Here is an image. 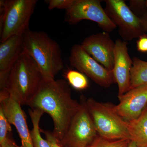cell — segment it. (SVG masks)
Segmentation results:
<instances>
[{
	"mask_svg": "<svg viewBox=\"0 0 147 147\" xmlns=\"http://www.w3.org/2000/svg\"><path fill=\"white\" fill-rule=\"evenodd\" d=\"M131 141L129 139H108L98 135L88 147H128Z\"/></svg>",
	"mask_w": 147,
	"mask_h": 147,
	"instance_id": "18",
	"label": "cell"
},
{
	"mask_svg": "<svg viewBox=\"0 0 147 147\" xmlns=\"http://www.w3.org/2000/svg\"><path fill=\"white\" fill-rule=\"evenodd\" d=\"M81 45L98 63L109 71H113L115 43L109 33L104 32L91 35L83 40Z\"/></svg>",
	"mask_w": 147,
	"mask_h": 147,
	"instance_id": "10",
	"label": "cell"
},
{
	"mask_svg": "<svg viewBox=\"0 0 147 147\" xmlns=\"http://www.w3.org/2000/svg\"><path fill=\"white\" fill-rule=\"evenodd\" d=\"M147 84V61L134 57L131 71V88Z\"/></svg>",
	"mask_w": 147,
	"mask_h": 147,
	"instance_id": "16",
	"label": "cell"
},
{
	"mask_svg": "<svg viewBox=\"0 0 147 147\" xmlns=\"http://www.w3.org/2000/svg\"><path fill=\"white\" fill-rule=\"evenodd\" d=\"M24 35L13 36L0 44V87L6 86L12 67L23 53Z\"/></svg>",
	"mask_w": 147,
	"mask_h": 147,
	"instance_id": "14",
	"label": "cell"
},
{
	"mask_svg": "<svg viewBox=\"0 0 147 147\" xmlns=\"http://www.w3.org/2000/svg\"><path fill=\"white\" fill-rule=\"evenodd\" d=\"M127 123L131 141L139 147H147V105L139 117Z\"/></svg>",
	"mask_w": 147,
	"mask_h": 147,
	"instance_id": "15",
	"label": "cell"
},
{
	"mask_svg": "<svg viewBox=\"0 0 147 147\" xmlns=\"http://www.w3.org/2000/svg\"><path fill=\"white\" fill-rule=\"evenodd\" d=\"M23 52L34 61L45 80H55L63 68L59 43L44 32L27 30L24 35Z\"/></svg>",
	"mask_w": 147,
	"mask_h": 147,
	"instance_id": "2",
	"label": "cell"
},
{
	"mask_svg": "<svg viewBox=\"0 0 147 147\" xmlns=\"http://www.w3.org/2000/svg\"><path fill=\"white\" fill-rule=\"evenodd\" d=\"M146 6L147 8V1H146Z\"/></svg>",
	"mask_w": 147,
	"mask_h": 147,
	"instance_id": "28",
	"label": "cell"
},
{
	"mask_svg": "<svg viewBox=\"0 0 147 147\" xmlns=\"http://www.w3.org/2000/svg\"><path fill=\"white\" fill-rule=\"evenodd\" d=\"M105 12L117 27L124 41H131L146 34L140 18L123 0H105Z\"/></svg>",
	"mask_w": 147,
	"mask_h": 147,
	"instance_id": "7",
	"label": "cell"
},
{
	"mask_svg": "<svg viewBox=\"0 0 147 147\" xmlns=\"http://www.w3.org/2000/svg\"><path fill=\"white\" fill-rule=\"evenodd\" d=\"M21 105L5 90L0 91V107L11 125L16 127L23 147H34L26 119Z\"/></svg>",
	"mask_w": 147,
	"mask_h": 147,
	"instance_id": "11",
	"label": "cell"
},
{
	"mask_svg": "<svg viewBox=\"0 0 147 147\" xmlns=\"http://www.w3.org/2000/svg\"><path fill=\"white\" fill-rule=\"evenodd\" d=\"M1 42L10 37L24 35L29 29V22L33 13L36 0L0 1Z\"/></svg>",
	"mask_w": 147,
	"mask_h": 147,
	"instance_id": "4",
	"label": "cell"
},
{
	"mask_svg": "<svg viewBox=\"0 0 147 147\" xmlns=\"http://www.w3.org/2000/svg\"><path fill=\"white\" fill-rule=\"evenodd\" d=\"M65 76L69 84L75 89L82 90L86 89L89 86L86 77L80 71L70 69L67 71Z\"/></svg>",
	"mask_w": 147,
	"mask_h": 147,
	"instance_id": "17",
	"label": "cell"
},
{
	"mask_svg": "<svg viewBox=\"0 0 147 147\" xmlns=\"http://www.w3.org/2000/svg\"><path fill=\"white\" fill-rule=\"evenodd\" d=\"M40 131L45 134L46 140L50 145V147H62L57 139L54 136L53 132L48 130L44 131L42 129H40Z\"/></svg>",
	"mask_w": 147,
	"mask_h": 147,
	"instance_id": "23",
	"label": "cell"
},
{
	"mask_svg": "<svg viewBox=\"0 0 147 147\" xmlns=\"http://www.w3.org/2000/svg\"><path fill=\"white\" fill-rule=\"evenodd\" d=\"M11 125L0 107V144L5 141L8 134L12 131Z\"/></svg>",
	"mask_w": 147,
	"mask_h": 147,
	"instance_id": "20",
	"label": "cell"
},
{
	"mask_svg": "<svg viewBox=\"0 0 147 147\" xmlns=\"http://www.w3.org/2000/svg\"><path fill=\"white\" fill-rule=\"evenodd\" d=\"M0 147H23L19 146L12 139L10 133L7 135L5 141L0 144Z\"/></svg>",
	"mask_w": 147,
	"mask_h": 147,
	"instance_id": "25",
	"label": "cell"
},
{
	"mask_svg": "<svg viewBox=\"0 0 147 147\" xmlns=\"http://www.w3.org/2000/svg\"><path fill=\"white\" fill-rule=\"evenodd\" d=\"M139 18L144 30L145 33L147 35V12Z\"/></svg>",
	"mask_w": 147,
	"mask_h": 147,
	"instance_id": "26",
	"label": "cell"
},
{
	"mask_svg": "<svg viewBox=\"0 0 147 147\" xmlns=\"http://www.w3.org/2000/svg\"><path fill=\"white\" fill-rule=\"evenodd\" d=\"M139 38L137 42V50L142 53L147 52V35H143Z\"/></svg>",
	"mask_w": 147,
	"mask_h": 147,
	"instance_id": "24",
	"label": "cell"
},
{
	"mask_svg": "<svg viewBox=\"0 0 147 147\" xmlns=\"http://www.w3.org/2000/svg\"><path fill=\"white\" fill-rule=\"evenodd\" d=\"M74 0H47L44 2L48 5V9H54L67 10L73 5Z\"/></svg>",
	"mask_w": 147,
	"mask_h": 147,
	"instance_id": "22",
	"label": "cell"
},
{
	"mask_svg": "<svg viewBox=\"0 0 147 147\" xmlns=\"http://www.w3.org/2000/svg\"><path fill=\"white\" fill-rule=\"evenodd\" d=\"M118 98L114 109L119 115L127 121L137 119L147 105V84L130 89Z\"/></svg>",
	"mask_w": 147,
	"mask_h": 147,
	"instance_id": "13",
	"label": "cell"
},
{
	"mask_svg": "<svg viewBox=\"0 0 147 147\" xmlns=\"http://www.w3.org/2000/svg\"><path fill=\"white\" fill-rule=\"evenodd\" d=\"M40 120L34 119L32 121L33 128L30 131L34 147H50L46 140L41 137L39 127Z\"/></svg>",
	"mask_w": 147,
	"mask_h": 147,
	"instance_id": "19",
	"label": "cell"
},
{
	"mask_svg": "<svg viewBox=\"0 0 147 147\" xmlns=\"http://www.w3.org/2000/svg\"><path fill=\"white\" fill-rule=\"evenodd\" d=\"M74 99L68 83L63 79H43L34 97L28 105L31 109L48 114L54 124L53 133L59 142L80 107Z\"/></svg>",
	"mask_w": 147,
	"mask_h": 147,
	"instance_id": "1",
	"label": "cell"
},
{
	"mask_svg": "<svg viewBox=\"0 0 147 147\" xmlns=\"http://www.w3.org/2000/svg\"><path fill=\"white\" fill-rule=\"evenodd\" d=\"M128 147H139L134 141H131Z\"/></svg>",
	"mask_w": 147,
	"mask_h": 147,
	"instance_id": "27",
	"label": "cell"
},
{
	"mask_svg": "<svg viewBox=\"0 0 147 147\" xmlns=\"http://www.w3.org/2000/svg\"><path fill=\"white\" fill-rule=\"evenodd\" d=\"M43 79L34 61L23 52L11 69L5 89L21 105H28L38 91Z\"/></svg>",
	"mask_w": 147,
	"mask_h": 147,
	"instance_id": "3",
	"label": "cell"
},
{
	"mask_svg": "<svg viewBox=\"0 0 147 147\" xmlns=\"http://www.w3.org/2000/svg\"><path fill=\"white\" fill-rule=\"evenodd\" d=\"M84 96L81 105L73 117L65 134L59 142L62 147H88L98 136Z\"/></svg>",
	"mask_w": 147,
	"mask_h": 147,
	"instance_id": "6",
	"label": "cell"
},
{
	"mask_svg": "<svg viewBox=\"0 0 147 147\" xmlns=\"http://www.w3.org/2000/svg\"><path fill=\"white\" fill-rule=\"evenodd\" d=\"M129 7L131 11L138 17L143 16L146 11V1L142 0H130L129 1Z\"/></svg>",
	"mask_w": 147,
	"mask_h": 147,
	"instance_id": "21",
	"label": "cell"
},
{
	"mask_svg": "<svg viewBox=\"0 0 147 147\" xmlns=\"http://www.w3.org/2000/svg\"><path fill=\"white\" fill-rule=\"evenodd\" d=\"M115 43L114 66L112 71L115 83L118 87L119 97L131 88L132 59L129 55L127 42L119 39Z\"/></svg>",
	"mask_w": 147,
	"mask_h": 147,
	"instance_id": "12",
	"label": "cell"
},
{
	"mask_svg": "<svg viewBox=\"0 0 147 147\" xmlns=\"http://www.w3.org/2000/svg\"><path fill=\"white\" fill-rule=\"evenodd\" d=\"M71 66L89 77L102 88H109L115 83L113 71H109L87 53L81 45L75 44L70 51Z\"/></svg>",
	"mask_w": 147,
	"mask_h": 147,
	"instance_id": "9",
	"label": "cell"
},
{
	"mask_svg": "<svg viewBox=\"0 0 147 147\" xmlns=\"http://www.w3.org/2000/svg\"><path fill=\"white\" fill-rule=\"evenodd\" d=\"M88 109L98 135L111 139H130L128 123L119 115L114 104L98 102L92 98L86 99Z\"/></svg>",
	"mask_w": 147,
	"mask_h": 147,
	"instance_id": "5",
	"label": "cell"
},
{
	"mask_svg": "<svg viewBox=\"0 0 147 147\" xmlns=\"http://www.w3.org/2000/svg\"><path fill=\"white\" fill-rule=\"evenodd\" d=\"M100 0H74L73 5L65 10V21L75 25L83 20L97 23L105 32H110L117 28L102 8Z\"/></svg>",
	"mask_w": 147,
	"mask_h": 147,
	"instance_id": "8",
	"label": "cell"
}]
</instances>
